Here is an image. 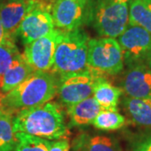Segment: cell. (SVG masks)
<instances>
[{
    "mask_svg": "<svg viewBox=\"0 0 151 151\" xmlns=\"http://www.w3.org/2000/svg\"><path fill=\"white\" fill-rule=\"evenodd\" d=\"M35 70L28 64L24 55L20 54L13 61L0 80V90L4 94L21 84Z\"/></svg>",
    "mask_w": 151,
    "mask_h": 151,
    "instance_id": "9a60e30c",
    "label": "cell"
},
{
    "mask_svg": "<svg viewBox=\"0 0 151 151\" xmlns=\"http://www.w3.org/2000/svg\"><path fill=\"white\" fill-rule=\"evenodd\" d=\"M121 86L127 97L134 98L151 97V69L145 63L127 66Z\"/></svg>",
    "mask_w": 151,
    "mask_h": 151,
    "instance_id": "7c38bea8",
    "label": "cell"
},
{
    "mask_svg": "<svg viewBox=\"0 0 151 151\" xmlns=\"http://www.w3.org/2000/svg\"><path fill=\"white\" fill-rule=\"evenodd\" d=\"M23 1H31V2H35V3H36V4H40V5L41 6L42 8H44V9H45L46 10L48 11H51V9L50 8H49L48 6H47V4L45 3V1L44 0H23Z\"/></svg>",
    "mask_w": 151,
    "mask_h": 151,
    "instance_id": "484cf974",
    "label": "cell"
},
{
    "mask_svg": "<svg viewBox=\"0 0 151 151\" xmlns=\"http://www.w3.org/2000/svg\"><path fill=\"white\" fill-rule=\"evenodd\" d=\"M13 124L15 133H24L48 140H58L69 135L63 110L54 102L18 111L13 118Z\"/></svg>",
    "mask_w": 151,
    "mask_h": 151,
    "instance_id": "6da1fadb",
    "label": "cell"
},
{
    "mask_svg": "<svg viewBox=\"0 0 151 151\" xmlns=\"http://www.w3.org/2000/svg\"><path fill=\"white\" fill-rule=\"evenodd\" d=\"M145 2L147 8L151 11V0H145Z\"/></svg>",
    "mask_w": 151,
    "mask_h": 151,
    "instance_id": "4dcf8cb0",
    "label": "cell"
},
{
    "mask_svg": "<svg viewBox=\"0 0 151 151\" xmlns=\"http://www.w3.org/2000/svg\"><path fill=\"white\" fill-rule=\"evenodd\" d=\"M60 29H54L44 37L24 45V57L34 70L48 71L54 65L57 38Z\"/></svg>",
    "mask_w": 151,
    "mask_h": 151,
    "instance_id": "9c48e42d",
    "label": "cell"
},
{
    "mask_svg": "<svg viewBox=\"0 0 151 151\" xmlns=\"http://www.w3.org/2000/svg\"><path fill=\"white\" fill-rule=\"evenodd\" d=\"M129 4L96 0L91 24L101 37L118 38L129 24Z\"/></svg>",
    "mask_w": 151,
    "mask_h": 151,
    "instance_id": "277c9868",
    "label": "cell"
},
{
    "mask_svg": "<svg viewBox=\"0 0 151 151\" xmlns=\"http://www.w3.org/2000/svg\"><path fill=\"white\" fill-rule=\"evenodd\" d=\"M96 0H58L51 9L55 26L64 31L91 24Z\"/></svg>",
    "mask_w": 151,
    "mask_h": 151,
    "instance_id": "52a82bcc",
    "label": "cell"
},
{
    "mask_svg": "<svg viewBox=\"0 0 151 151\" xmlns=\"http://www.w3.org/2000/svg\"><path fill=\"white\" fill-rule=\"evenodd\" d=\"M122 106L133 123L145 128H151V97L134 98L125 97Z\"/></svg>",
    "mask_w": 151,
    "mask_h": 151,
    "instance_id": "2e32d148",
    "label": "cell"
},
{
    "mask_svg": "<svg viewBox=\"0 0 151 151\" xmlns=\"http://www.w3.org/2000/svg\"><path fill=\"white\" fill-rule=\"evenodd\" d=\"M20 55L15 41L7 40L0 44V80L13 61Z\"/></svg>",
    "mask_w": 151,
    "mask_h": 151,
    "instance_id": "7402d4cb",
    "label": "cell"
},
{
    "mask_svg": "<svg viewBox=\"0 0 151 151\" xmlns=\"http://www.w3.org/2000/svg\"><path fill=\"white\" fill-rule=\"evenodd\" d=\"M145 63L146 65H148V66H149V67H150V68L151 69V54L150 55H149V57L146 59L145 62Z\"/></svg>",
    "mask_w": 151,
    "mask_h": 151,
    "instance_id": "83f0119b",
    "label": "cell"
},
{
    "mask_svg": "<svg viewBox=\"0 0 151 151\" xmlns=\"http://www.w3.org/2000/svg\"><path fill=\"white\" fill-rule=\"evenodd\" d=\"M122 94V88L113 86L106 77L97 81L93 89V97L104 110L117 111V106Z\"/></svg>",
    "mask_w": 151,
    "mask_h": 151,
    "instance_id": "e0dca14e",
    "label": "cell"
},
{
    "mask_svg": "<svg viewBox=\"0 0 151 151\" xmlns=\"http://www.w3.org/2000/svg\"><path fill=\"white\" fill-rule=\"evenodd\" d=\"M55 29V24L50 11L36 7L24 18L17 30V37L23 44H27L47 35Z\"/></svg>",
    "mask_w": 151,
    "mask_h": 151,
    "instance_id": "30bf717a",
    "label": "cell"
},
{
    "mask_svg": "<svg viewBox=\"0 0 151 151\" xmlns=\"http://www.w3.org/2000/svg\"><path fill=\"white\" fill-rule=\"evenodd\" d=\"M6 40H7V38H6L5 32H4L2 21H1V18H0V44H3L4 42H5Z\"/></svg>",
    "mask_w": 151,
    "mask_h": 151,
    "instance_id": "d4e9b609",
    "label": "cell"
},
{
    "mask_svg": "<svg viewBox=\"0 0 151 151\" xmlns=\"http://www.w3.org/2000/svg\"><path fill=\"white\" fill-rule=\"evenodd\" d=\"M126 123V119L121 113L113 110L103 109L98 113L92 124L100 130L112 131L121 129Z\"/></svg>",
    "mask_w": 151,
    "mask_h": 151,
    "instance_id": "ffe728a7",
    "label": "cell"
},
{
    "mask_svg": "<svg viewBox=\"0 0 151 151\" xmlns=\"http://www.w3.org/2000/svg\"><path fill=\"white\" fill-rule=\"evenodd\" d=\"M113 2H116V3H123V4H129L132 1V0H112Z\"/></svg>",
    "mask_w": 151,
    "mask_h": 151,
    "instance_id": "f1b7e54d",
    "label": "cell"
},
{
    "mask_svg": "<svg viewBox=\"0 0 151 151\" xmlns=\"http://www.w3.org/2000/svg\"><path fill=\"white\" fill-rule=\"evenodd\" d=\"M73 151H123L119 142L106 135L81 134L72 142Z\"/></svg>",
    "mask_w": 151,
    "mask_h": 151,
    "instance_id": "5bb4252c",
    "label": "cell"
},
{
    "mask_svg": "<svg viewBox=\"0 0 151 151\" xmlns=\"http://www.w3.org/2000/svg\"><path fill=\"white\" fill-rule=\"evenodd\" d=\"M135 151H151V136L139 142L135 147Z\"/></svg>",
    "mask_w": 151,
    "mask_h": 151,
    "instance_id": "cb8c5ba5",
    "label": "cell"
},
{
    "mask_svg": "<svg viewBox=\"0 0 151 151\" xmlns=\"http://www.w3.org/2000/svg\"><path fill=\"white\" fill-rule=\"evenodd\" d=\"M118 42L127 66L145 63L151 54V34L139 25L129 24L118 37Z\"/></svg>",
    "mask_w": 151,
    "mask_h": 151,
    "instance_id": "ba28073f",
    "label": "cell"
},
{
    "mask_svg": "<svg viewBox=\"0 0 151 151\" xmlns=\"http://www.w3.org/2000/svg\"><path fill=\"white\" fill-rule=\"evenodd\" d=\"M17 144L14 151H49L52 141L36 136L16 133Z\"/></svg>",
    "mask_w": 151,
    "mask_h": 151,
    "instance_id": "44dd1931",
    "label": "cell"
},
{
    "mask_svg": "<svg viewBox=\"0 0 151 151\" xmlns=\"http://www.w3.org/2000/svg\"><path fill=\"white\" fill-rule=\"evenodd\" d=\"M12 113L5 111L0 116V151H14L17 144Z\"/></svg>",
    "mask_w": 151,
    "mask_h": 151,
    "instance_id": "ac0fdd59",
    "label": "cell"
},
{
    "mask_svg": "<svg viewBox=\"0 0 151 151\" xmlns=\"http://www.w3.org/2000/svg\"><path fill=\"white\" fill-rule=\"evenodd\" d=\"M57 78L49 71L35 70L24 81L0 99L6 111L14 113L35 108L53 99L57 93Z\"/></svg>",
    "mask_w": 151,
    "mask_h": 151,
    "instance_id": "7a4b0ae2",
    "label": "cell"
},
{
    "mask_svg": "<svg viewBox=\"0 0 151 151\" xmlns=\"http://www.w3.org/2000/svg\"><path fill=\"white\" fill-rule=\"evenodd\" d=\"M45 1V3L47 4L49 8H50V9H52V7L58 1V0H44Z\"/></svg>",
    "mask_w": 151,
    "mask_h": 151,
    "instance_id": "4316f807",
    "label": "cell"
},
{
    "mask_svg": "<svg viewBox=\"0 0 151 151\" xmlns=\"http://www.w3.org/2000/svg\"><path fill=\"white\" fill-rule=\"evenodd\" d=\"M105 77L103 73L88 68L77 73L60 76L57 94L60 102L67 107L92 97L97 81Z\"/></svg>",
    "mask_w": 151,
    "mask_h": 151,
    "instance_id": "8992f818",
    "label": "cell"
},
{
    "mask_svg": "<svg viewBox=\"0 0 151 151\" xmlns=\"http://www.w3.org/2000/svg\"><path fill=\"white\" fill-rule=\"evenodd\" d=\"M5 108H4V107L3 106V104H2V103H1V101H0V116L3 114V113L5 112Z\"/></svg>",
    "mask_w": 151,
    "mask_h": 151,
    "instance_id": "f546056e",
    "label": "cell"
},
{
    "mask_svg": "<svg viewBox=\"0 0 151 151\" xmlns=\"http://www.w3.org/2000/svg\"><path fill=\"white\" fill-rule=\"evenodd\" d=\"M87 65L103 74L117 75L124 70V55L116 39L101 37L88 42Z\"/></svg>",
    "mask_w": 151,
    "mask_h": 151,
    "instance_id": "5b68a950",
    "label": "cell"
},
{
    "mask_svg": "<svg viewBox=\"0 0 151 151\" xmlns=\"http://www.w3.org/2000/svg\"><path fill=\"white\" fill-rule=\"evenodd\" d=\"M90 38L82 29H60L55 51L53 71L60 76L87 70V51Z\"/></svg>",
    "mask_w": 151,
    "mask_h": 151,
    "instance_id": "3957f363",
    "label": "cell"
},
{
    "mask_svg": "<svg viewBox=\"0 0 151 151\" xmlns=\"http://www.w3.org/2000/svg\"><path fill=\"white\" fill-rule=\"evenodd\" d=\"M36 7L42 8L31 1L0 0V18L7 40L15 41L17 30L24 18Z\"/></svg>",
    "mask_w": 151,
    "mask_h": 151,
    "instance_id": "8fae6325",
    "label": "cell"
},
{
    "mask_svg": "<svg viewBox=\"0 0 151 151\" xmlns=\"http://www.w3.org/2000/svg\"><path fill=\"white\" fill-rule=\"evenodd\" d=\"M129 24L139 25L151 34V11L145 0H132L129 3Z\"/></svg>",
    "mask_w": 151,
    "mask_h": 151,
    "instance_id": "d6986e66",
    "label": "cell"
},
{
    "mask_svg": "<svg viewBox=\"0 0 151 151\" xmlns=\"http://www.w3.org/2000/svg\"><path fill=\"white\" fill-rule=\"evenodd\" d=\"M70 142L65 138L52 142L49 151H70Z\"/></svg>",
    "mask_w": 151,
    "mask_h": 151,
    "instance_id": "603a6c76",
    "label": "cell"
},
{
    "mask_svg": "<svg viewBox=\"0 0 151 151\" xmlns=\"http://www.w3.org/2000/svg\"><path fill=\"white\" fill-rule=\"evenodd\" d=\"M102 110V107L93 97L68 106L67 113L70 117L68 128L83 127L92 124Z\"/></svg>",
    "mask_w": 151,
    "mask_h": 151,
    "instance_id": "4fadbf2b",
    "label": "cell"
}]
</instances>
